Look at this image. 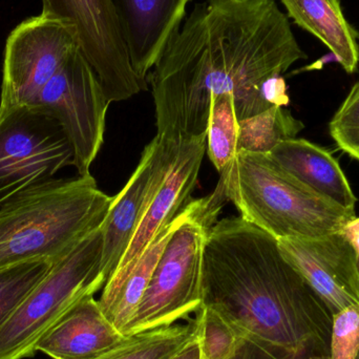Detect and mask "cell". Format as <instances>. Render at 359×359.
Returning a JSON list of instances; mask_svg holds the SVG:
<instances>
[{"label": "cell", "instance_id": "obj_18", "mask_svg": "<svg viewBox=\"0 0 359 359\" xmlns=\"http://www.w3.org/2000/svg\"><path fill=\"white\" fill-rule=\"evenodd\" d=\"M202 204L203 198L190 200L182 209L178 217L151 241L117 291L104 303L98 302L105 316L123 334L139 304L141 303L145 290L151 282V276L155 271L156 266L170 236L183 222L198 212Z\"/></svg>", "mask_w": 359, "mask_h": 359}, {"label": "cell", "instance_id": "obj_16", "mask_svg": "<svg viewBox=\"0 0 359 359\" xmlns=\"http://www.w3.org/2000/svg\"><path fill=\"white\" fill-rule=\"evenodd\" d=\"M268 156L312 191L355 212L358 198L339 162L324 147L305 139H289L276 145Z\"/></svg>", "mask_w": 359, "mask_h": 359}, {"label": "cell", "instance_id": "obj_4", "mask_svg": "<svg viewBox=\"0 0 359 359\" xmlns=\"http://www.w3.org/2000/svg\"><path fill=\"white\" fill-rule=\"evenodd\" d=\"M217 184L242 219L276 240L334 233L356 217L312 191L266 154L238 151Z\"/></svg>", "mask_w": 359, "mask_h": 359}, {"label": "cell", "instance_id": "obj_25", "mask_svg": "<svg viewBox=\"0 0 359 359\" xmlns=\"http://www.w3.org/2000/svg\"><path fill=\"white\" fill-rule=\"evenodd\" d=\"M359 354V306L345 308L332 316L329 358L358 359Z\"/></svg>", "mask_w": 359, "mask_h": 359}, {"label": "cell", "instance_id": "obj_29", "mask_svg": "<svg viewBox=\"0 0 359 359\" xmlns=\"http://www.w3.org/2000/svg\"><path fill=\"white\" fill-rule=\"evenodd\" d=\"M358 359H359V354H358Z\"/></svg>", "mask_w": 359, "mask_h": 359}, {"label": "cell", "instance_id": "obj_5", "mask_svg": "<svg viewBox=\"0 0 359 359\" xmlns=\"http://www.w3.org/2000/svg\"><path fill=\"white\" fill-rule=\"evenodd\" d=\"M227 198L217 186L196 215L170 236L124 335L132 337L190 320L203 306V261L207 232Z\"/></svg>", "mask_w": 359, "mask_h": 359}, {"label": "cell", "instance_id": "obj_23", "mask_svg": "<svg viewBox=\"0 0 359 359\" xmlns=\"http://www.w3.org/2000/svg\"><path fill=\"white\" fill-rule=\"evenodd\" d=\"M200 359H231L244 337L212 308L202 306L196 314Z\"/></svg>", "mask_w": 359, "mask_h": 359}, {"label": "cell", "instance_id": "obj_3", "mask_svg": "<svg viewBox=\"0 0 359 359\" xmlns=\"http://www.w3.org/2000/svg\"><path fill=\"white\" fill-rule=\"evenodd\" d=\"M113 198L90 174L54 179L0 208V269L55 262L102 226Z\"/></svg>", "mask_w": 359, "mask_h": 359}, {"label": "cell", "instance_id": "obj_14", "mask_svg": "<svg viewBox=\"0 0 359 359\" xmlns=\"http://www.w3.org/2000/svg\"><path fill=\"white\" fill-rule=\"evenodd\" d=\"M128 46L130 63L144 90L147 76L179 31L189 0H109Z\"/></svg>", "mask_w": 359, "mask_h": 359}, {"label": "cell", "instance_id": "obj_10", "mask_svg": "<svg viewBox=\"0 0 359 359\" xmlns=\"http://www.w3.org/2000/svg\"><path fill=\"white\" fill-rule=\"evenodd\" d=\"M79 46L74 25L40 14L17 25L6 39L0 107L29 105Z\"/></svg>", "mask_w": 359, "mask_h": 359}, {"label": "cell", "instance_id": "obj_13", "mask_svg": "<svg viewBox=\"0 0 359 359\" xmlns=\"http://www.w3.org/2000/svg\"><path fill=\"white\" fill-rule=\"evenodd\" d=\"M283 257L311 287L330 313L359 306L355 253L343 232L278 240Z\"/></svg>", "mask_w": 359, "mask_h": 359}, {"label": "cell", "instance_id": "obj_19", "mask_svg": "<svg viewBox=\"0 0 359 359\" xmlns=\"http://www.w3.org/2000/svg\"><path fill=\"white\" fill-rule=\"evenodd\" d=\"M198 339L196 325H172L128 337L120 345L96 359H172Z\"/></svg>", "mask_w": 359, "mask_h": 359}, {"label": "cell", "instance_id": "obj_24", "mask_svg": "<svg viewBox=\"0 0 359 359\" xmlns=\"http://www.w3.org/2000/svg\"><path fill=\"white\" fill-rule=\"evenodd\" d=\"M329 132L339 149L359 162V81L331 119Z\"/></svg>", "mask_w": 359, "mask_h": 359}, {"label": "cell", "instance_id": "obj_11", "mask_svg": "<svg viewBox=\"0 0 359 359\" xmlns=\"http://www.w3.org/2000/svg\"><path fill=\"white\" fill-rule=\"evenodd\" d=\"M178 140L157 136L145 147L140 162L123 189L114 196L101 226V272L107 283L126 255L139 224L163 183ZM107 285V284H105Z\"/></svg>", "mask_w": 359, "mask_h": 359}, {"label": "cell", "instance_id": "obj_9", "mask_svg": "<svg viewBox=\"0 0 359 359\" xmlns=\"http://www.w3.org/2000/svg\"><path fill=\"white\" fill-rule=\"evenodd\" d=\"M41 14L75 27L80 50L98 76L109 103L145 90L133 69L109 0H42Z\"/></svg>", "mask_w": 359, "mask_h": 359}, {"label": "cell", "instance_id": "obj_12", "mask_svg": "<svg viewBox=\"0 0 359 359\" xmlns=\"http://www.w3.org/2000/svg\"><path fill=\"white\" fill-rule=\"evenodd\" d=\"M206 151L207 133L194 138L178 140L165 179L139 224L115 273L102 289L99 303H104L117 291L151 241L170 225L189 203L190 196L198 183V172Z\"/></svg>", "mask_w": 359, "mask_h": 359}, {"label": "cell", "instance_id": "obj_21", "mask_svg": "<svg viewBox=\"0 0 359 359\" xmlns=\"http://www.w3.org/2000/svg\"><path fill=\"white\" fill-rule=\"evenodd\" d=\"M238 120L234 99L225 94L211 100L207 128V153L219 174L227 170L238 154Z\"/></svg>", "mask_w": 359, "mask_h": 359}, {"label": "cell", "instance_id": "obj_7", "mask_svg": "<svg viewBox=\"0 0 359 359\" xmlns=\"http://www.w3.org/2000/svg\"><path fill=\"white\" fill-rule=\"evenodd\" d=\"M54 118L35 105L0 107V208L73 166Z\"/></svg>", "mask_w": 359, "mask_h": 359}, {"label": "cell", "instance_id": "obj_17", "mask_svg": "<svg viewBox=\"0 0 359 359\" xmlns=\"http://www.w3.org/2000/svg\"><path fill=\"white\" fill-rule=\"evenodd\" d=\"M288 16L316 36L348 74L359 65V33L347 20L339 0H282Z\"/></svg>", "mask_w": 359, "mask_h": 359}, {"label": "cell", "instance_id": "obj_26", "mask_svg": "<svg viewBox=\"0 0 359 359\" xmlns=\"http://www.w3.org/2000/svg\"><path fill=\"white\" fill-rule=\"evenodd\" d=\"M231 359H285L257 341L244 339Z\"/></svg>", "mask_w": 359, "mask_h": 359}, {"label": "cell", "instance_id": "obj_6", "mask_svg": "<svg viewBox=\"0 0 359 359\" xmlns=\"http://www.w3.org/2000/svg\"><path fill=\"white\" fill-rule=\"evenodd\" d=\"M102 247L99 228L53 263L0 328V359L32 358L38 341L72 307L104 288Z\"/></svg>", "mask_w": 359, "mask_h": 359}, {"label": "cell", "instance_id": "obj_27", "mask_svg": "<svg viewBox=\"0 0 359 359\" xmlns=\"http://www.w3.org/2000/svg\"><path fill=\"white\" fill-rule=\"evenodd\" d=\"M341 231L343 232L346 238L349 241L354 253H355L356 268H358L359 276V217H355L351 221L348 222Z\"/></svg>", "mask_w": 359, "mask_h": 359}, {"label": "cell", "instance_id": "obj_20", "mask_svg": "<svg viewBox=\"0 0 359 359\" xmlns=\"http://www.w3.org/2000/svg\"><path fill=\"white\" fill-rule=\"evenodd\" d=\"M305 126L285 107H273L238 121V151L268 154L283 141L297 138Z\"/></svg>", "mask_w": 359, "mask_h": 359}, {"label": "cell", "instance_id": "obj_15", "mask_svg": "<svg viewBox=\"0 0 359 359\" xmlns=\"http://www.w3.org/2000/svg\"><path fill=\"white\" fill-rule=\"evenodd\" d=\"M128 337L90 295L78 302L42 337L36 352L53 359H96Z\"/></svg>", "mask_w": 359, "mask_h": 359}, {"label": "cell", "instance_id": "obj_22", "mask_svg": "<svg viewBox=\"0 0 359 359\" xmlns=\"http://www.w3.org/2000/svg\"><path fill=\"white\" fill-rule=\"evenodd\" d=\"M52 262L31 261L0 269V328L52 267Z\"/></svg>", "mask_w": 359, "mask_h": 359}, {"label": "cell", "instance_id": "obj_1", "mask_svg": "<svg viewBox=\"0 0 359 359\" xmlns=\"http://www.w3.org/2000/svg\"><path fill=\"white\" fill-rule=\"evenodd\" d=\"M305 58L276 0L196 4L153 67L157 135L206 134L211 100L222 95L233 97L238 121L270 109L264 83Z\"/></svg>", "mask_w": 359, "mask_h": 359}, {"label": "cell", "instance_id": "obj_28", "mask_svg": "<svg viewBox=\"0 0 359 359\" xmlns=\"http://www.w3.org/2000/svg\"><path fill=\"white\" fill-rule=\"evenodd\" d=\"M172 359H200V348H198V339L189 346L182 350L181 352Z\"/></svg>", "mask_w": 359, "mask_h": 359}, {"label": "cell", "instance_id": "obj_2", "mask_svg": "<svg viewBox=\"0 0 359 359\" xmlns=\"http://www.w3.org/2000/svg\"><path fill=\"white\" fill-rule=\"evenodd\" d=\"M203 305L285 359H330L332 314L278 240L241 217L219 219L207 232Z\"/></svg>", "mask_w": 359, "mask_h": 359}, {"label": "cell", "instance_id": "obj_8", "mask_svg": "<svg viewBox=\"0 0 359 359\" xmlns=\"http://www.w3.org/2000/svg\"><path fill=\"white\" fill-rule=\"evenodd\" d=\"M109 104L98 76L78 46L29 105L58 122L73 151V166L84 176L104 142Z\"/></svg>", "mask_w": 359, "mask_h": 359}]
</instances>
